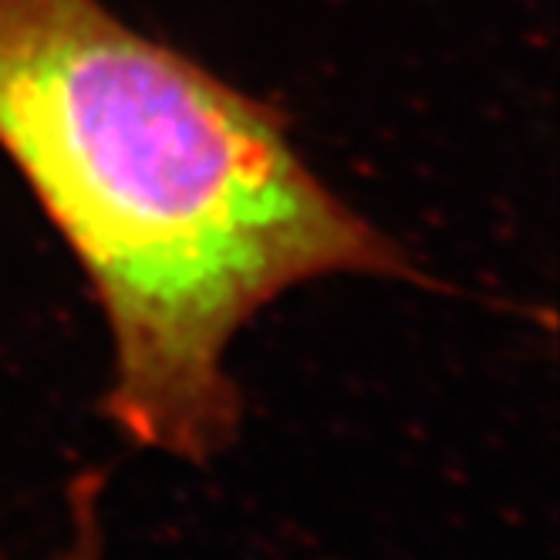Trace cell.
I'll return each mask as SVG.
<instances>
[{
  "label": "cell",
  "mask_w": 560,
  "mask_h": 560,
  "mask_svg": "<svg viewBox=\"0 0 560 560\" xmlns=\"http://www.w3.org/2000/svg\"><path fill=\"white\" fill-rule=\"evenodd\" d=\"M0 149L105 311L108 422L189 466L236 443L226 354L257 311L314 277L406 273L284 118L102 0H0Z\"/></svg>",
  "instance_id": "obj_1"
},
{
  "label": "cell",
  "mask_w": 560,
  "mask_h": 560,
  "mask_svg": "<svg viewBox=\"0 0 560 560\" xmlns=\"http://www.w3.org/2000/svg\"><path fill=\"white\" fill-rule=\"evenodd\" d=\"M0 560H14L4 557ZM31 560H108V524H105V483L102 476H78L65 500V530L51 550ZM341 560V557H322Z\"/></svg>",
  "instance_id": "obj_2"
}]
</instances>
